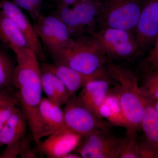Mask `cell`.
I'll use <instances>...</instances> for the list:
<instances>
[{
	"instance_id": "obj_23",
	"label": "cell",
	"mask_w": 158,
	"mask_h": 158,
	"mask_svg": "<svg viewBox=\"0 0 158 158\" xmlns=\"http://www.w3.org/2000/svg\"><path fill=\"white\" fill-rule=\"evenodd\" d=\"M40 67V80L42 90L45 94L47 98L60 106L57 96L55 85V75L47 69Z\"/></svg>"
},
{
	"instance_id": "obj_30",
	"label": "cell",
	"mask_w": 158,
	"mask_h": 158,
	"mask_svg": "<svg viewBox=\"0 0 158 158\" xmlns=\"http://www.w3.org/2000/svg\"><path fill=\"white\" fill-rule=\"evenodd\" d=\"M13 102L19 103L16 93H15L13 90L0 89V108Z\"/></svg>"
},
{
	"instance_id": "obj_12",
	"label": "cell",
	"mask_w": 158,
	"mask_h": 158,
	"mask_svg": "<svg viewBox=\"0 0 158 158\" xmlns=\"http://www.w3.org/2000/svg\"><path fill=\"white\" fill-rule=\"evenodd\" d=\"M38 122L40 139L65 127L61 106L47 98L41 99L40 103Z\"/></svg>"
},
{
	"instance_id": "obj_10",
	"label": "cell",
	"mask_w": 158,
	"mask_h": 158,
	"mask_svg": "<svg viewBox=\"0 0 158 158\" xmlns=\"http://www.w3.org/2000/svg\"><path fill=\"white\" fill-rule=\"evenodd\" d=\"M83 136L76 134L66 127L48 136L44 141L37 144L39 152L48 158H63L73 152L81 143Z\"/></svg>"
},
{
	"instance_id": "obj_5",
	"label": "cell",
	"mask_w": 158,
	"mask_h": 158,
	"mask_svg": "<svg viewBox=\"0 0 158 158\" xmlns=\"http://www.w3.org/2000/svg\"><path fill=\"white\" fill-rule=\"evenodd\" d=\"M90 35L110 61L127 60L141 54L132 31L107 28Z\"/></svg>"
},
{
	"instance_id": "obj_24",
	"label": "cell",
	"mask_w": 158,
	"mask_h": 158,
	"mask_svg": "<svg viewBox=\"0 0 158 158\" xmlns=\"http://www.w3.org/2000/svg\"><path fill=\"white\" fill-rule=\"evenodd\" d=\"M32 139L28 135L20 141L9 145L0 154V158H15L20 156L26 149L31 147Z\"/></svg>"
},
{
	"instance_id": "obj_31",
	"label": "cell",
	"mask_w": 158,
	"mask_h": 158,
	"mask_svg": "<svg viewBox=\"0 0 158 158\" xmlns=\"http://www.w3.org/2000/svg\"><path fill=\"white\" fill-rule=\"evenodd\" d=\"M21 158H36L38 157L37 152L34 148H28L22 153L20 155Z\"/></svg>"
},
{
	"instance_id": "obj_27",
	"label": "cell",
	"mask_w": 158,
	"mask_h": 158,
	"mask_svg": "<svg viewBox=\"0 0 158 158\" xmlns=\"http://www.w3.org/2000/svg\"><path fill=\"white\" fill-rule=\"evenodd\" d=\"M137 153L138 158H158L157 152L145 137L138 141Z\"/></svg>"
},
{
	"instance_id": "obj_7",
	"label": "cell",
	"mask_w": 158,
	"mask_h": 158,
	"mask_svg": "<svg viewBox=\"0 0 158 158\" xmlns=\"http://www.w3.org/2000/svg\"><path fill=\"white\" fill-rule=\"evenodd\" d=\"M108 130L98 131L84 136L74 152L83 158H119L125 138L113 135Z\"/></svg>"
},
{
	"instance_id": "obj_25",
	"label": "cell",
	"mask_w": 158,
	"mask_h": 158,
	"mask_svg": "<svg viewBox=\"0 0 158 158\" xmlns=\"http://www.w3.org/2000/svg\"><path fill=\"white\" fill-rule=\"evenodd\" d=\"M136 136H127L119 154V158H138Z\"/></svg>"
},
{
	"instance_id": "obj_28",
	"label": "cell",
	"mask_w": 158,
	"mask_h": 158,
	"mask_svg": "<svg viewBox=\"0 0 158 158\" xmlns=\"http://www.w3.org/2000/svg\"><path fill=\"white\" fill-rule=\"evenodd\" d=\"M148 54L143 61L147 71L158 69V36Z\"/></svg>"
},
{
	"instance_id": "obj_34",
	"label": "cell",
	"mask_w": 158,
	"mask_h": 158,
	"mask_svg": "<svg viewBox=\"0 0 158 158\" xmlns=\"http://www.w3.org/2000/svg\"><path fill=\"white\" fill-rule=\"evenodd\" d=\"M154 106L156 110L158 113V101L154 103Z\"/></svg>"
},
{
	"instance_id": "obj_15",
	"label": "cell",
	"mask_w": 158,
	"mask_h": 158,
	"mask_svg": "<svg viewBox=\"0 0 158 158\" xmlns=\"http://www.w3.org/2000/svg\"><path fill=\"white\" fill-rule=\"evenodd\" d=\"M27 119L19 107H16L9 120L0 131V147L20 141L28 135Z\"/></svg>"
},
{
	"instance_id": "obj_6",
	"label": "cell",
	"mask_w": 158,
	"mask_h": 158,
	"mask_svg": "<svg viewBox=\"0 0 158 158\" xmlns=\"http://www.w3.org/2000/svg\"><path fill=\"white\" fill-rule=\"evenodd\" d=\"M62 110L65 127L83 137L98 131L108 130L111 125L85 107L76 95L70 98Z\"/></svg>"
},
{
	"instance_id": "obj_26",
	"label": "cell",
	"mask_w": 158,
	"mask_h": 158,
	"mask_svg": "<svg viewBox=\"0 0 158 158\" xmlns=\"http://www.w3.org/2000/svg\"><path fill=\"white\" fill-rule=\"evenodd\" d=\"M14 3L19 8L29 12L34 20L40 15L42 0H14Z\"/></svg>"
},
{
	"instance_id": "obj_3",
	"label": "cell",
	"mask_w": 158,
	"mask_h": 158,
	"mask_svg": "<svg viewBox=\"0 0 158 158\" xmlns=\"http://www.w3.org/2000/svg\"><path fill=\"white\" fill-rule=\"evenodd\" d=\"M50 52L56 63L88 75L109 78L105 66L110 60L90 35L74 39L67 46Z\"/></svg>"
},
{
	"instance_id": "obj_4",
	"label": "cell",
	"mask_w": 158,
	"mask_h": 158,
	"mask_svg": "<svg viewBox=\"0 0 158 158\" xmlns=\"http://www.w3.org/2000/svg\"><path fill=\"white\" fill-rule=\"evenodd\" d=\"M144 0H100L98 30L115 28L134 31Z\"/></svg>"
},
{
	"instance_id": "obj_35",
	"label": "cell",
	"mask_w": 158,
	"mask_h": 158,
	"mask_svg": "<svg viewBox=\"0 0 158 158\" xmlns=\"http://www.w3.org/2000/svg\"><path fill=\"white\" fill-rule=\"evenodd\" d=\"M80 1H94V0H80Z\"/></svg>"
},
{
	"instance_id": "obj_16",
	"label": "cell",
	"mask_w": 158,
	"mask_h": 158,
	"mask_svg": "<svg viewBox=\"0 0 158 158\" xmlns=\"http://www.w3.org/2000/svg\"><path fill=\"white\" fill-rule=\"evenodd\" d=\"M0 40L12 51L31 48L27 40L14 22L1 11Z\"/></svg>"
},
{
	"instance_id": "obj_17",
	"label": "cell",
	"mask_w": 158,
	"mask_h": 158,
	"mask_svg": "<svg viewBox=\"0 0 158 158\" xmlns=\"http://www.w3.org/2000/svg\"><path fill=\"white\" fill-rule=\"evenodd\" d=\"M99 116L105 118L111 125L127 129V122L117 95L110 89L107 96L99 109Z\"/></svg>"
},
{
	"instance_id": "obj_20",
	"label": "cell",
	"mask_w": 158,
	"mask_h": 158,
	"mask_svg": "<svg viewBox=\"0 0 158 158\" xmlns=\"http://www.w3.org/2000/svg\"><path fill=\"white\" fill-rule=\"evenodd\" d=\"M56 16L65 25L73 39L88 34L79 21L72 8L71 9L69 6H58Z\"/></svg>"
},
{
	"instance_id": "obj_29",
	"label": "cell",
	"mask_w": 158,
	"mask_h": 158,
	"mask_svg": "<svg viewBox=\"0 0 158 158\" xmlns=\"http://www.w3.org/2000/svg\"><path fill=\"white\" fill-rule=\"evenodd\" d=\"M19 106H20L19 102H13L0 108V131L9 120L16 107Z\"/></svg>"
},
{
	"instance_id": "obj_8",
	"label": "cell",
	"mask_w": 158,
	"mask_h": 158,
	"mask_svg": "<svg viewBox=\"0 0 158 158\" xmlns=\"http://www.w3.org/2000/svg\"><path fill=\"white\" fill-rule=\"evenodd\" d=\"M133 32L141 55L149 52L158 36V0H144Z\"/></svg>"
},
{
	"instance_id": "obj_2",
	"label": "cell",
	"mask_w": 158,
	"mask_h": 158,
	"mask_svg": "<svg viewBox=\"0 0 158 158\" xmlns=\"http://www.w3.org/2000/svg\"><path fill=\"white\" fill-rule=\"evenodd\" d=\"M107 69L110 75L118 83L112 90L118 97L127 122V136H136L141 128L148 100L142 94L132 71L111 61Z\"/></svg>"
},
{
	"instance_id": "obj_11",
	"label": "cell",
	"mask_w": 158,
	"mask_h": 158,
	"mask_svg": "<svg viewBox=\"0 0 158 158\" xmlns=\"http://www.w3.org/2000/svg\"><path fill=\"white\" fill-rule=\"evenodd\" d=\"M1 11L6 16L14 22L19 28L31 48L41 60H45L44 51L36 31L19 7L14 2L8 0H2L0 2Z\"/></svg>"
},
{
	"instance_id": "obj_1",
	"label": "cell",
	"mask_w": 158,
	"mask_h": 158,
	"mask_svg": "<svg viewBox=\"0 0 158 158\" xmlns=\"http://www.w3.org/2000/svg\"><path fill=\"white\" fill-rule=\"evenodd\" d=\"M17 65L15 68L13 86L17 89V98L31 129L35 143L40 141L38 122V108L42 98L40 67L37 56L31 48L15 50Z\"/></svg>"
},
{
	"instance_id": "obj_18",
	"label": "cell",
	"mask_w": 158,
	"mask_h": 158,
	"mask_svg": "<svg viewBox=\"0 0 158 158\" xmlns=\"http://www.w3.org/2000/svg\"><path fill=\"white\" fill-rule=\"evenodd\" d=\"M99 7L100 0H94L79 1L72 8L79 21L89 35L97 31V18Z\"/></svg>"
},
{
	"instance_id": "obj_9",
	"label": "cell",
	"mask_w": 158,
	"mask_h": 158,
	"mask_svg": "<svg viewBox=\"0 0 158 158\" xmlns=\"http://www.w3.org/2000/svg\"><path fill=\"white\" fill-rule=\"evenodd\" d=\"M34 21L36 33L49 52L67 46L73 41L66 26L56 16L40 14Z\"/></svg>"
},
{
	"instance_id": "obj_32",
	"label": "cell",
	"mask_w": 158,
	"mask_h": 158,
	"mask_svg": "<svg viewBox=\"0 0 158 158\" xmlns=\"http://www.w3.org/2000/svg\"><path fill=\"white\" fill-rule=\"evenodd\" d=\"M80 0H57L58 6H73Z\"/></svg>"
},
{
	"instance_id": "obj_13",
	"label": "cell",
	"mask_w": 158,
	"mask_h": 158,
	"mask_svg": "<svg viewBox=\"0 0 158 158\" xmlns=\"http://www.w3.org/2000/svg\"><path fill=\"white\" fill-rule=\"evenodd\" d=\"M110 84L109 78L90 80L77 96L82 104L100 118L99 109L109 93Z\"/></svg>"
},
{
	"instance_id": "obj_33",
	"label": "cell",
	"mask_w": 158,
	"mask_h": 158,
	"mask_svg": "<svg viewBox=\"0 0 158 158\" xmlns=\"http://www.w3.org/2000/svg\"><path fill=\"white\" fill-rule=\"evenodd\" d=\"M70 152L64 156L63 158H81V157L77 153Z\"/></svg>"
},
{
	"instance_id": "obj_21",
	"label": "cell",
	"mask_w": 158,
	"mask_h": 158,
	"mask_svg": "<svg viewBox=\"0 0 158 158\" xmlns=\"http://www.w3.org/2000/svg\"><path fill=\"white\" fill-rule=\"evenodd\" d=\"M15 66L7 55L0 51V89L13 90V74Z\"/></svg>"
},
{
	"instance_id": "obj_19",
	"label": "cell",
	"mask_w": 158,
	"mask_h": 158,
	"mask_svg": "<svg viewBox=\"0 0 158 158\" xmlns=\"http://www.w3.org/2000/svg\"><path fill=\"white\" fill-rule=\"evenodd\" d=\"M141 128L143 130L145 138L158 154V113L155 108L154 103L148 100L141 121Z\"/></svg>"
},
{
	"instance_id": "obj_22",
	"label": "cell",
	"mask_w": 158,
	"mask_h": 158,
	"mask_svg": "<svg viewBox=\"0 0 158 158\" xmlns=\"http://www.w3.org/2000/svg\"><path fill=\"white\" fill-rule=\"evenodd\" d=\"M140 88L148 100L155 103L158 101V69L146 71Z\"/></svg>"
},
{
	"instance_id": "obj_14",
	"label": "cell",
	"mask_w": 158,
	"mask_h": 158,
	"mask_svg": "<svg viewBox=\"0 0 158 158\" xmlns=\"http://www.w3.org/2000/svg\"><path fill=\"white\" fill-rule=\"evenodd\" d=\"M40 66L54 74L62 81L68 89L70 98L76 95L77 91L90 80L105 78L85 74L66 65L56 62L43 63Z\"/></svg>"
}]
</instances>
